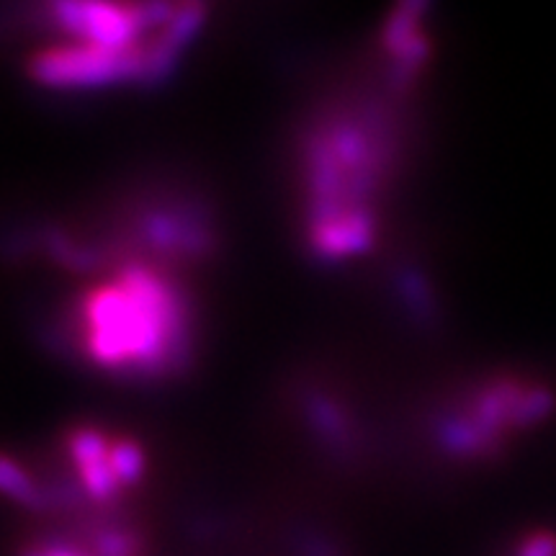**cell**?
I'll return each instance as SVG.
<instances>
[{
    "label": "cell",
    "mask_w": 556,
    "mask_h": 556,
    "mask_svg": "<svg viewBox=\"0 0 556 556\" xmlns=\"http://www.w3.org/2000/svg\"><path fill=\"white\" fill-rule=\"evenodd\" d=\"M400 131L392 103L361 99L315 116L299 144L304 242L325 266L356 261L379 240L381 193Z\"/></svg>",
    "instance_id": "obj_1"
},
{
    "label": "cell",
    "mask_w": 556,
    "mask_h": 556,
    "mask_svg": "<svg viewBox=\"0 0 556 556\" xmlns=\"http://www.w3.org/2000/svg\"><path fill=\"white\" fill-rule=\"evenodd\" d=\"M62 343L83 364L129 384H163L197 356V315L173 268L122 261L78 291L62 319Z\"/></svg>",
    "instance_id": "obj_2"
},
{
    "label": "cell",
    "mask_w": 556,
    "mask_h": 556,
    "mask_svg": "<svg viewBox=\"0 0 556 556\" xmlns=\"http://www.w3.org/2000/svg\"><path fill=\"white\" fill-rule=\"evenodd\" d=\"M381 50L387 65V88L392 96H407L430 58L426 5L402 3L381 26Z\"/></svg>",
    "instance_id": "obj_3"
},
{
    "label": "cell",
    "mask_w": 556,
    "mask_h": 556,
    "mask_svg": "<svg viewBox=\"0 0 556 556\" xmlns=\"http://www.w3.org/2000/svg\"><path fill=\"white\" fill-rule=\"evenodd\" d=\"M111 438L101 428L83 426L65 438V451L73 464L75 484L86 495L88 503H96L101 510H109L124 495L122 484L116 482L111 469Z\"/></svg>",
    "instance_id": "obj_4"
},
{
    "label": "cell",
    "mask_w": 556,
    "mask_h": 556,
    "mask_svg": "<svg viewBox=\"0 0 556 556\" xmlns=\"http://www.w3.org/2000/svg\"><path fill=\"white\" fill-rule=\"evenodd\" d=\"M302 413L307 417V426L315 435V441L325 451H330L338 458H351L358 448V430L353 422L351 413L345 405L332 397L328 392L319 389H309L304 392Z\"/></svg>",
    "instance_id": "obj_5"
},
{
    "label": "cell",
    "mask_w": 556,
    "mask_h": 556,
    "mask_svg": "<svg viewBox=\"0 0 556 556\" xmlns=\"http://www.w3.org/2000/svg\"><path fill=\"white\" fill-rule=\"evenodd\" d=\"M0 495L16 500L18 505L45 510V490L34 477L9 456H0Z\"/></svg>",
    "instance_id": "obj_6"
},
{
    "label": "cell",
    "mask_w": 556,
    "mask_h": 556,
    "mask_svg": "<svg viewBox=\"0 0 556 556\" xmlns=\"http://www.w3.org/2000/svg\"><path fill=\"white\" fill-rule=\"evenodd\" d=\"M111 469H114L116 482L127 492L129 486L142 482L144 469H148V456L144 448L131 438H114L111 441Z\"/></svg>",
    "instance_id": "obj_7"
},
{
    "label": "cell",
    "mask_w": 556,
    "mask_h": 556,
    "mask_svg": "<svg viewBox=\"0 0 556 556\" xmlns=\"http://www.w3.org/2000/svg\"><path fill=\"white\" fill-rule=\"evenodd\" d=\"M397 291L402 299V307H405L409 315H413L417 323H430L433 319L435 304H433V291L428 289L426 278H422L417 270H402L397 278Z\"/></svg>",
    "instance_id": "obj_8"
},
{
    "label": "cell",
    "mask_w": 556,
    "mask_h": 556,
    "mask_svg": "<svg viewBox=\"0 0 556 556\" xmlns=\"http://www.w3.org/2000/svg\"><path fill=\"white\" fill-rule=\"evenodd\" d=\"M18 556H90V552L75 536H58L24 546Z\"/></svg>",
    "instance_id": "obj_9"
}]
</instances>
